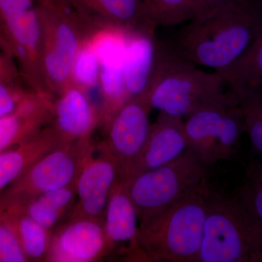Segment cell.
I'll return each instance as SVG.
<instances>
[{"mask_svg": "<svg viewBox=\"0 0 262 262\" xmlns=\"http://www.w3.org/2000/svg\"><path fill=\"white\" fill-rule=\"evenodd\" d=\"M150 16L157 28L170 27L190 21L195 0H146Z\"/></svg>", "mask_w": 262, "mask_h": 262, "instance_id": "cell-21", "label": "cell"}, {"mask_svg": "<svg viewBox=\"0 0 262 262\" xmlns=\"http://www.w3.org/2000/svg\"><path fill=\"white\" fill-rule=\"evenodd\" d=\"M184 127L189 149L206 167L230 160L246 132L242 108L231 91L225 99L188 115Z\"/></svg>", "mask_w": 262, "mask_h": 262, "instance_id": "cell-7", "label": "cell"}, {"mask_svg": "<svg viewBox=\"0 0 262 262\" xmlns=\"http://www.w3.org/2000/svg\"><path fill=\"white\" fill-rule=\"evenodd\" d=\"M102 117L89 94L68 84L53 98L49 125L63 142L90 139Z\"/></svg>", "mask_w": 262, "mask_h": 262, "instance_id": "cell-12", "label": "cell"}, {"mask_svg": "<svg viewBox=\"0 0 262 262\" xmlns=\"http://www.w3.org/2000/svg\"><path fill=\"white\" fill-rule=\"evenodd\" d=\"M223 77L208 72L160 41L158 62L145 98L151 110L184 120L203 106L228 97Z\"/></svg>", "mask_w": 262, "mask_h": 262, "instance_id": "cell-2", "label": "cell"}, {"mask_svg": "<svg viewBox=\"0 0 262 262\" xmlns=\"http://www.w3.org/2000/svg\"><path fill=\"white\" fill-rule=\"evenodd\" d=\"M261 32V5L257 0H243L187 22L168 44L188 61L220 74Z\"/></svg>", "mask_w": 262, "mask_h": 262, "instance_id": "cell-1", "label": "cell"}, {"mask_svg": "<svg viewBox=\"0 0 262 262\" xmlns=\"http://www.w3.org/2000/svg\"><path fill=\"white\" fill-rule=\"evenodd\" d=\"M188 149L184 120L159 113L154 123L151 124L145 145L127 179L170 163Z\"/></svg>", "mask_w": 262, "mask_h": 262, "instance_id": "cell-13", "label": "cell"}, {"mask_svg": "<svg viewBox=\"0 0 262 262\" xmlns=\"http://www.w3.org/2000/svg\"><path fill=\"white\" fill-rule=\"evenodd\" d=\"M233 194L262 229V182L248 179Z\"/></svg>", "mask_w": 262, "mask_h": 262, "instance_id": "cell-26", "label": "cell"}, {"mask_svg": "<svg viewBox=\"0 0 262 262\" xmlns=\"http://www.w3.org/2000/svg\"><path fill=\"white\" fill-rule=\"evenodd\" d=\"M235 95L262 92V32L238 59L220 73Z\"/></svg>", "mask_w": 262, "mask_h": 262, "instance_id": "cell-18", "label": "cell"}, {"mask_svg": "<svg viewBox=\"0 0 262 262\" xmlns=\"http://www.w3.org/2000/svg\"><path fill=\"white\" fill-rule=\"evenodd\" d=\"M160 40L155 31L130 33L124 59L127 98H145L158 62Z\"/></svg>", "mask_w": 262, "mask_h": 262, "instance_id": "cell-16", "label": "cell"}, {"mask_svg": "<svg viewBox=\"0 0 262 262\" xmlns=\"http://www.w3.org/2000/svg\"><path fill=\"white\" fill-rule=\"evenodd\" d=\"M151 110L145 98L129 99L104 124L106 137L101 149L116 161L122 179H127L145 145Z\"/></svg>", "mask_w": 262, "mask_h": 262, "instance_id": "cell-9", "label": "cell"}, {"mask_svg": "<svg viewBox=\"0 0 262 262\" xmlns=\"http://www.w3.org/2000/svg\"><path fill=\"white\" fill-rule=\"evenodd\" d=\"M211 192L206 179L189 195L139 225V261L195 262Z\"/></svg>", "mask_w": 262, "mask_h": 262, "instance_id": "cell-3", "label": "cell"}, {"mask_svg": "<svg viewBox=\"0 0 262 262\" xmlns=\"http://www.w3.org/2000/svg\"><path fill=\"white\" fill-rule=\"evenodd\" d=\"M108 253L103 222L79 217L51 236L46 261L91 262Z\"/></svg>", "mask_w": 262, "mask_h": 262, "instance_id": "cell-11", "label": "cell"}, {"mask_svg": "<svg viewBox=\"0 0 262 262\" xmlns=\"http://www.w3.org/2000/svg\"><path fill=\"white\" fill-rule=\"evenodd\" d=\"M52 103L0 117V153L27 140L47 125Z\"/></svg>", "mask_w": 262, "mask_h": 262, "instance_id": "cell-19", "label": "cell"}, {"mask_svg": "<svg viewBox=\"0 0 262 262\" xmlns=\"http://www.w3.org/2000/svg\"><path fill=\"white\" fill-rule=\"evenodd\" d=\"M100 62L90 38L77 52L72 63L71 82L89 92L99 88Z\"/></svg>", "mask_w": 262, "mask_h": 262, "instance_id": "cell-22", "label": "cell"}, {"mask_svg": "<svg viewBox=\"0 0 262 262\" xmlns=\"http://www.w3.org/2000/svg\"><path fill=\"white\" fill-rule=\"evenodd\" d=\"M248 179L259 181L262 182V163L253 161L247 167Z\"/></svg>", "mask_w": 262, "mask_h": 262, "instance_id": "cell-28", "label": "cell"}, {"mask_svg": "<svg viewBox=\"0 0 262 262\" xmlns=\"http://www.w3.org/2000/svg\"><path fill=\"white\" fill-rule=\"evenodd\" d=\"M206 168L188 149L170 163L125 179L139 215V225L147 223L194 192L208 179Z\"/></svg>", "mask_w": 262, "mask_h": 262, "instance_id": "cell-6", "label": "cell"}, {"mask_svg": "<svg viewBox=\"0 0 262 262\" xmlns=\"http://www.w3.org/2000/svg\"><path fill=\"white\" fill-rule=\"evenodd\" d=\"M258 3H259L260 5L262 6V0H257Z\"/></svg>", "mask_w": 262, "mask_h": 262, "instance_id": "cell-30", "label": "cell"}, {"mask_svg": "<svg viewBox=\"0 0 262 262\" xmlns=\"http://www.w3.org/2000/svg\"><path fill=\"white\" fill-rule=\"evenodd\" d=\"M94 151L90 139L63 142L36 161L7 190L6 201H27L74 184Z\"/></svg>", "mask_w": 262, "mask_h": 262, "instance_id": "cell-8", "label": "cell"}, {"mask_svg": "<svg viewBox=\"0 0 262 262\" xmlns=\"http://www.w3.org/2000/svg\"><path fill=\"white\" fill-rule=\"evenodd\" d=\"M63 143L48 124L27 140L0 153V194L45 155Z\"/></svg>", "mask_w": 262, "mask_h": 262, "instance_id": "cell-17", "label": "cell"}, {"mask_svg": "<svg viewBox=\"0 0 262 262\" xmlns=\"http://www.w3.org/2000/svg\"><path fill=\"white\" fill-rule=\"evenodd\" d=\"M235 96L244 113L245 131L253 149L262 158V92Z\"/></svg>", "mask_w": 262, "mask_h": 262, "instance_id": "cell-23", "label": "cell"}, {"mask_svg": "<svg viewBox=\"0 0 262 262\" xmlns=\"http://www.w3.org/2000/svg\"><path fill=\"white\" fill-rule=\"evenodd\" d=\"M14 227L29 261L47 259L51 236L50 231L38 224L18 206L1 202Z\"/></svg>", "mask_w": 262, "mask_h": 262, "instance_id": "cell-20", "label": "cell"}, {"mask_svg": "<svg viewBox=\"0 0 262 262\" xmlns=\"http://www.w3.org/2000/svg\"><path fill=\"white\" fill-rule=\"evenodd\" d=\"M96 27H113L133 33L155 31L146 0H74Z\"/></svg>", "mask_w": 262, "mask_h": 262, "instance_id": "cell-15", "label": "cell"}, {"mask_svg": "<svg viewBox=\"0 0 262 262\" xmlns=\"http://www.w3.org/2000/svg\"><path fill=\"white\" fill-rule=\"evenodd\" d=\"M241 1L243 0H195L193 19L200 18L227 5Z\"/></svg>", "mask_w": 262, "mask_h": 262, "instance_id": "cell-27", "label": "cell"}, {"mask_svg": "<svg viewBox=\"0 0 262 262\" xmlns=\"http://www.w3.org/2000/svg\"><path fill=\"white\" fill-rule=\"evenodd\" d=\"M42 37L45 86L54 97L71 83V71L77 52L96 27L74 0H39L37 5Z\"/></svg>", "mask_w": 262, "mask_h": 262, "instance_id": "cell-4", "label": "cell"}, {"mask_svg": "<svg viewBox=\"0 0 262 262\" xmlns=\"http://www.w3.org/2000/svg\"><path fill=\"white\" fill-rule=\"evenodd\" d=\"M100 150L99 157L93 156V151L76 179L77 204L73 218L83 217L103 222L110 193L121 177L116 161L102 149Z\"/></svg>", "mask_w": 262, "mask_h": 262, "instance_id": "cell-10", "label": "cell"}, {"mask_svg": "<svg viewBox=\"0 0 262 262\" xmlns=\"http://www.w3.org/2000/svg\"><path fill=\"white\" fill-rule=\"evenodd\" d=\"M24 0H0V12L13 9L24 3Z\"/></svg>", "mask_w": 262, "mask_h": 262, "instance_id": "cell-29", "label": "cell"}, {"mask_svg": "<svg viewBox=\"0 0 262 262\" xmlns=\"http://www.w3.org/2000/svg\"><path fill=\"white\" fill-rule=\"evenodd\" d=\"M51 96L35 91L21 92L0 80V117L27 111L48 102Z\"/></svg>", "mask_w": 262, "mask_h": 262, "instance_id": "cell-24", "label": "cell"}, {"mask_svg": "<svg viewBox=\"0 0 262 262\" xmlns=\"http://www.w3.org/2000/svg\"><path fill=\"white\" fill-rule=\"evenodd\" d=\"M195 262H262V229L234 194L212 191Z\"/></svg>", "mask_w": 262, "mask_h": 262, "instance_id": "cell-5", "label": "cell"}, {"mask_svg": "<svg viewBox=\"0 0 262 262\" xmlns=\"http://www.w3.org/2000/svg\"><path fill=\"white\" fill-rule=\"evenodd\" d=\"M28 261L14 227L0 202V262Z\"/></svg>", "mask_w": 262, "mask_h": 262, "instance_id": "cell-25", "label": "cell"}, {"mask_svg": "<svg viewBox=\"0 0 262 262\" xmlns=\"http://www.w3.org/2000/svg\"><path fill=\"white\" fill-rule=\"evenodd\" d=\"M103 226L108 253L117 246H125L129 258L138 259L139 215L127 191L126 180L121 177L115 183L110 193L103 214Z\"/></svg>", "mask_w": 262, "mask_h": 262, "instance_id": "cell-14", "label": "cell"}]
</instances>
